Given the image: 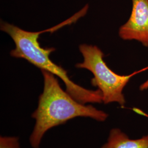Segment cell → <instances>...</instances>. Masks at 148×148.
Segmentation results:
<instances>
[{
	"label": "cell",
	"instance_id": "obj_1",
	"mask_svg": "<svg viewBox=\"0 0 148 148\" xmlns=\"http://www.w3.org/2000/svg\"><path fill=\"white\" fill-rule=\"evenodd\" d=\"M41 71L44 88L39 97L37 108L32 114L36 121L29 138L32 148H39L43 137L49 129L74 118L89 117L99 122L108 119L109 115L106 112L80 103L64 91L54 75L44 70Z\"/></svg>",
	"mask_w": 148,
	"mask_h": 148
},
{
	"label": "cell",
	"instance_id": "obj_2",
	"mask_svg": "<svg viewBox=\"0 0 148 148\" xmlns=\"http://www.w3.org/2000/svg\"><path fill=\"white\" fill-rule=\"evenodd\" d=\"M1 30L7 33L15 43L16 48L11 51V56L24 59L38 68L57 76L65 84L66 91L80 103L103 102L100 90H87L76 84L70 79L66 71L52 62L49 56L55 49L41 47L38 41L39 35L44 32H27L5 22H1Z\"/></svg>",
	"mask_w": 148,
	"mask_h": 148
},
{
	"label": "cell",
	"instance_id": "obj_3",
	"mask_svg": "<svg viewBox=\"0 0 148 148\" xmlns=\"http://www.w3.org/2000/svg\"><path fill=\"white\" fill-rule=\"evenodd\" d=\"M79 48L84 61L77 64L76 66L87 69L93 74L91 84L101 90L103 103L105 104L117 103L123 106L126 100L123 90L132 75H120L112 71L103 59L104 53L95 46L84 44L80 45Z\"/></svg>",
	"mask_w": 148,
	"mask_h": 148
},
{
	"label": "cell",
	"instance_id": "obj_4",
	"mask_svg": "<svg viewBox=\"0 0 148 148\" xmlns=\"http://www.w3.org/2000/svg\"><path fill=\"white\" fill-rule=\"evenodd\" d=\"M132 9L119 34L123 40H135L148 47V0H132Z\"/></svg>",
	"mask_w": 148,
	"mask_h": 148
},
{
	"label": "cell",
	"instance_id": "obj_5",
	"mask_svg": "<svg viewBox=\"0 0 148 148\" xmlns=\"http://www.w3.org/2000/svg\"><path fill=\"white\" fill-rule=\"evenodd\" d=\"M101 148H148V134L133 139L119 128L111 130L106 143Z\"/></svg>",
	"mask_w": 148,
	"mask_h": 148
},
{
	"label": "cell",
	"instance_id": "obj_6",
	"mask_svg": "<svg viewBox=\"0 0 148 148\" xmlns=\"http://www.w3.org/2000/svg\"><path fill=\"white\" fill-rule=\"evenodd\" d=\"M0 148H21L19 139L14 137H1Z\"/></svg>",
	"mask_w": 148,
	"mask_h": 148
}]
</instances>
